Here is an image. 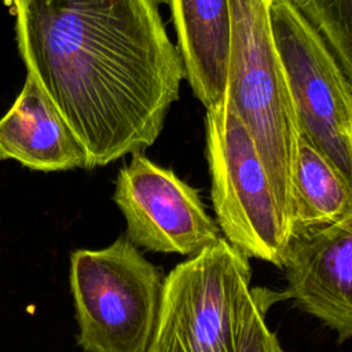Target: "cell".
Instances as JSON below:
<instances>
[{"mask_svg": "<svg viewBox=\"0 0 352 352\" xmlns=\"http://www.w3.org/2000/svg\"><path fill=\"white\" fill-rule=\"evenodd\" d=\"M228 1L227 100L250 132L276 198L293 223L300 126L274 40L270 1Z\"/></svg>", "mask_w": 352, "mask_h": 352, "instance_id": "2", "label": "cell"}, {"mask_svg": "<svg viewBox=\"0 0 352 352\" xmlns=\"http://www.w3.org/2000/svg\"><path fill=\"white\" fill-rule=\"evenodd\" d=\"M351 214L352 187L330 160L300 133L293 188L294 238Z\"/></svg>", "mask_w": 352, "mask_h": 352, "instance_id": "11", "label": "cell"}, {"mask_svg": "<svg viewBox=\"0 0 352 352\" xmlns=\"http://www.w3.org/2000/svg\"><path fill=\"white\" fill-rule=\"evenodd\" d=\"M168 3L186 80L204 107L213 109L227 96L230 1L168 0Z\"/></svg>", "mask_w": 352, "mask_h": 352, "instance_id": "10", "label": "cell"}, {"mask_svg": "<svg viewBox=\"0 0 352 352\" xmlns=\"http://www.w3.org/2000/svg\"><path fill=\"white\" fill-rule=\"evenodd\" d=\"M161 271L126 235L70 256V289L84 352H150L161 311Z\"/></svg>", "mask_w": 352, "mask_h": 352, "instance_id": "4", "label": "cell"}, {"mask_svg": "<svg viewBox=\"0 0 352 352\" xmlns=\"http://www.w3.org/2000/svg\"><path fill=\"white\" fill-rule=\"evenodd\" d=\"M226 238L177 264L164 279L150 352H238L257 308L252 268Z\"/></svg>", "mask_w": 352, "mask_h": 352, "instance_id": "3", "label": "cell"}, {"mask_svg": "<svg viewBox=\"0 0 352 352\" xmlns=\"http://www.w3.org/2000/svg\"><path fill=\"white\" fill-rule=\"evenodd\" d=\"M206 161L210 198L226 239L246 257L283 268L294 239L254 140L227 96L206 110Z\"/></svg>", "mask_w": 352, "mask_h": 352, "instance_id": "5", "label": "cell"}, {"mask_svg": "<svg viewBox=\"0 0 352 352\" xmlns=\"http://www.w3.org/2000/svg\"><path fill=\"white\" fill-rule=\"evenodd\" d=\"M296 4L334 54L352 85V0H300Z\"/></svg>", "mask_w": 352, "mask_h": 352, "instance_id": "12", "label": "cell"}, {"mask_svg": "<svg viewBox=\"0 0 352 352\" xmlns=\"http://www.w3.org/2000/svg\"><path fill=\"white\" fill-rule=\"evenodd\" d=\"M14 160L33 170L88 168L87 155L40 87L25 84L0 118V161Z\"/></svg>", "mask_w": 352, "mask_h": 352, "instance_id": "9", "label": "cell"}, {"mask_svg": "<svg viewBox=\"0 0 352 352\" xmlns=\"http://www.w3.org/2000/svg\"><path fill=\"white\" fill-rule=\"evenodd\" d=\"M286 294L302 311L352 338V214L297 235L286 264Z\"/></svg>", "mask_w": 352, "mask_h": 352, "instance_id": "8", "label": "cell"}, {"mask_svg": "<svg viewBox=\"0 0 352 352\" xmlns=\"http://www.w3.org/2000/svg\"><path fill=\"white\" fill-rule=\"evenodd\" d=\"M268 1H270V3H271V0H268ZM292 1H294V3H298V1H300V0H292Z\"/></svg>", "mask_w": 352, "mask_h": 352, "instance_id": "14", "label": "cell"}, {"mask_svg": "<svg viewBox=\"0 0 352 352\" xmlns=\"http://www.w3.org/2000/svg\"><path fill=\"white\" fill-rule=\"evenodd\" d=\"M268 301L261 304L252 319L250 327L238 352H283L279 340L265 324V308Z\"/></svg>", "mask_w": 352, "mask_h": 352, "instance_id": "13", "label": "cell"}, {"mask_svg": "<svg viewBox=\"0 0 352 352\" xmlns=\"http://www.w3.org/2000/svg\"><path fill=\"white\" fill-rule=\"evenodd\" d=\"M270 15L300 133L352 187V85L294 1L271 0Z\"/></svg>", "mask_w": 352, "mask_h": 352, "instance_id": "6", "label": "cell"}, {"mask_svg": "<svg viewBox=\"0 0 352 352\" xmlns=\"http://www.w3.org/2000/svg\"><path fill=\"white\" fill-rule=\"evenodd\" d=\"M161 0H11L19 55L88 169L158 139L186 80Z\"/></svg>", "mask_w": 352, "mask_h": 352, "instance_id": "1", "label": "cell"}, {"mask_svg": "<svg viewBox=\"0 0 352 352\" xmlns=\"http://www.w3.org/2000/svg\"><path fill=\"white\" fill-rule=\"evenodd\" d=\"M113 199L125 217L128 239L138 248L191 257L221 238L198 190L143 151L133 153L120 169Z\"/></svg>", "mask_w": 352, "mask_h": 352, "instance_id": "7", "label": "cell"}]
</instances>
